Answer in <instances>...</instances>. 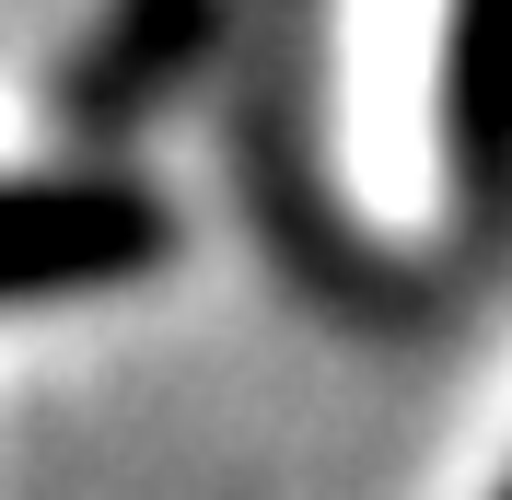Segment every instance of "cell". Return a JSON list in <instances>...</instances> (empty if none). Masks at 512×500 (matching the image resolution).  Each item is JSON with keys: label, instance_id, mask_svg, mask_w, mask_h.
Here are the masks:
<instances>
[{"label": "cell", "instance_id": "cell-1", "mask_svg": "<svg viewBox=\"0 0 512 500\" xmlns=\"http://www.w3.org/2000/svg\"><path fill=\"white\" fill-rule=\"evenodd\" d=\"M152 256H163V210L140 187H105V175H35V187H0V303H12V291L140 280Z\"/></svg>", "mask_w": 512, "mask_h": 500}, {"label": "cell", "instance_id": "cell-2", "mask_svg": "<svg viewBox=\"0 0 512 500\" xmlns=\"http://www.w3.org/2000/svg\"><path fill=\"white\" fill-rule=\"evenodd\" d=\"M454 163L478 198H512V0H466L454 24Z\"/></svg>", "mask_w": 512, "mask_h": 500}]
</instances>
